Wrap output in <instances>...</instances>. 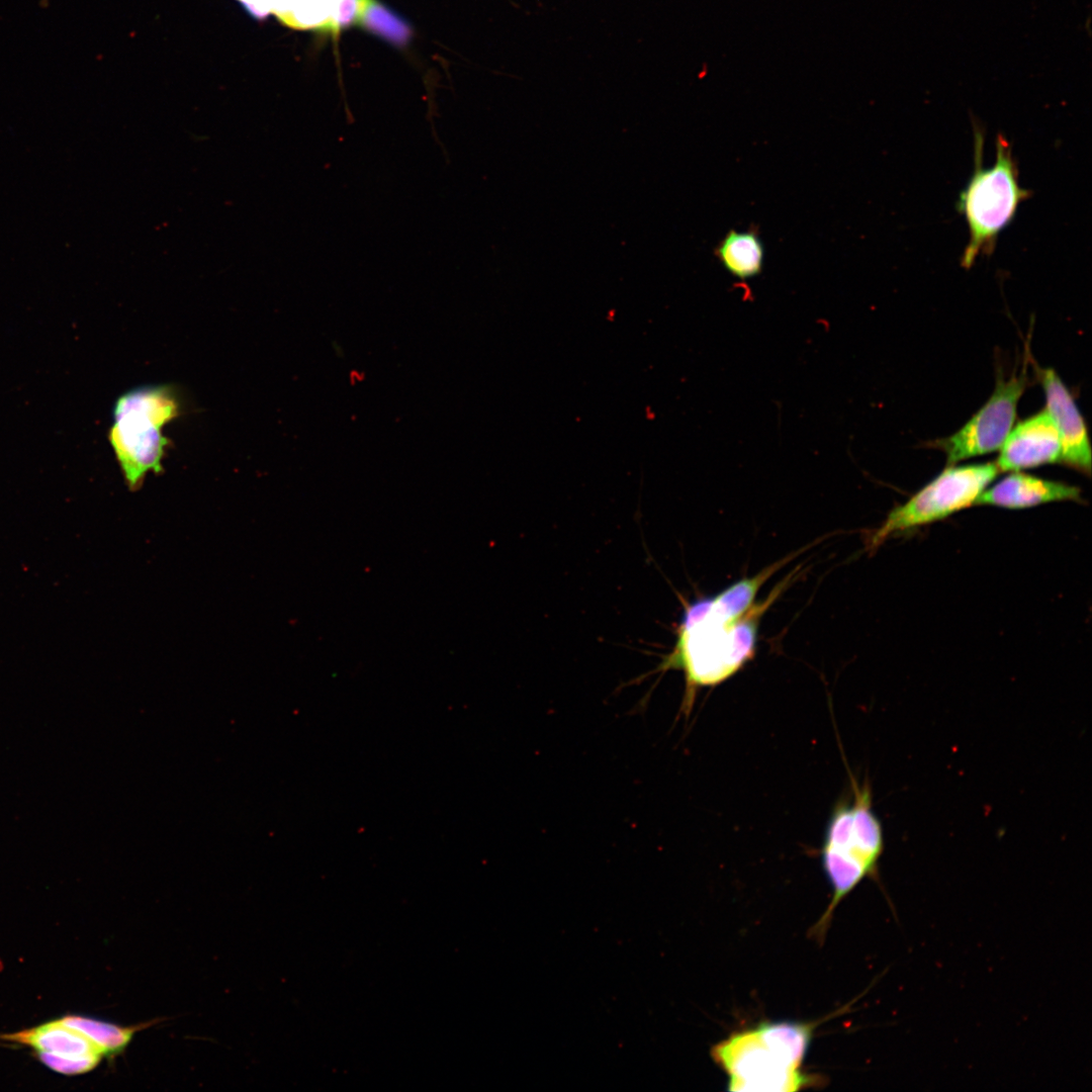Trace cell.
Returning a JSON list of instances; mask_svg holds the SVG:
<instances>
[{
  "instance_id": "1",
  "label": "cell",
  "mask_w": 1092,
  "mask_h": 1092,
  "mask_svg": "<svg viewBox=\"0 0 1092 1092\" xmlns=\"http://www.w3.org/2000/svg\"><path fill=\"white\" fill-rule=\"evenodd\" d=\"M789 578L742 617L720 612L710 598L697 600L686 608L673 650L656 668L684 672L686 692L681 711L686 715L692 710L698 689L726 680L752 657L759 618L784 590Z\"/></svg>"
},
{
  "instance_id": "2",
  "label": "cell",
  "mask_w": 1092,
  "mask_h": 1092,
  "mask_svg": "<svg viewBox=\"0 0 1092 1092\" xmlns=\"http://www.w3.org/2000/svg\"><path fill=\"white\" fill-rule=\"evenodd\" d=\"M815 1024L766 1021L737 1031L712 1046L728 1077L729 1091L792 1092L818 1084L802 1070Z\"/></svg>"
},
{
  "instance_id": "3",
  "label": "cell",
  "mask_w": 1092,
  "mask_h": 1092,
  "mask_svg": "<svg viewBox=\"0 0 1092 1092\" xmlns=\"http://www.w3.org/2000/svg\"><path fill=\"white\" fill-rule=\"evenodd\" d=\"M975 168L957 202L958 211L965 217L969 242L961 264L971 268L981 255H991L999 235L1012 222L1019 205L1031 192L1019 184L1018 167L1007 139L996 138V161L983 167L984 134L974 126Z\"/></svg>"
},
{
  "instance_id": "4",
  "label": "cell",
  "mask_w": 1092,
  "mask_h": 1092,
  "mask_svg": "<svg viewBox=\"0 0 1092 1092\" xmlns=\"http://www.w3.org/2000/svg\"><path fill=\"white\" fill-rule=\"evenodd\" d=\"M851 803L839 802L825 829L821 862L832 889V899L813 932L822 938L839 902L868 875L874 874L883 852V833L872 811L869 789L853 785Z\"/></svg>"
},
{
  "instance_id": "5",
  "label": "cell",
  "mask_w": 1092,
  "mask_h": 1092,
  "mask_svg": "<svg viewBox=\"0 0 1092 1092\" xmlns=\"http://www.w3.org/2000/svg\"><path fill=\"white\" fill-rule=\"evenodd\" d=\"M181 412L178 390L170 384L134 388L116 400L108 439L130 490H138L149 473L163 471L170 446L163 427Z\"/></svg>"
},
{
  "instance_id": "6",
  "label": "cell",
  "mask_w": 1092,
  "mask_h": 1092,
  "mask_svg": "<svg viewBox=\"0 0 1092 1092\" xmlns=\"http://www.w3.org/2000/svg\"><path fill=\"white\" fill-rule=\"evenodd\" d=\"M999 472L995 463L945 468L905 504L890 512L872 535L870 547H878L895 533L945 519L975 505Z\"/></svg>"
},
{
  "instance_id": "7",
  "label": "cell",
  "mask_w": 1092,
  "mask_h": 1092,
  "mask_svg": "<svg viewBox=\"0 0 1092 1092\" xmlns=\"http://www.w3.org/2000/svg\"><path fill=\"white\" fill-rule=\"evenodd\" d=\"M1028 383L1025 365L1008 379H998L986 403L954 434L936 440L948 465L1000 449L1016 418L1018 401Z\"/></svg>"
},
{
  "instance_id": "8",
  "label": "cell",
  "mask_w": 1092,
  "mask_h": 1092,
  "mask_svg": "<svg viewBox=\"0 0 1092 1092\" xmlns=\"http://www.w3.org/2000/svg\"><path fill=\"white\" fill-rule=\"evenodd\" d=\"M1061 440L1060 463L1090 476L1091 448L1085 421L1066 385L1053 368L1037 369Z\"/></svg>"
},
{
  "instance_id": "9",
  "label": "cell",
  "mask_w": 1092,
  "mask_h": 1092,
  "mask_svg": "<svg viewBox=\"0 0 1092 1092\" xmlns=\"http://www.w3.org/2000/svg\"><path fill=\"white\" fill-rule=\"evenodd\" d=\"M1061 440L1046 408L1018 423L1000 447L995 462L999 471H1019L1060 462Z\"/></svg>"
},
{
  "instance_id": "10",
  "label": "cell",
  "mask_w": 1092,
  "mask_h": 1092,
  "mask_svg": "<svg viewBox=\"0 0 1092 1092\" xmlns=\"http://www.w3.org/2000/svg\"><path fill=\"white\" fill-rule=\"evenodd\" d=\"M1080 499L1081 492L1077 486L1012 471L993 486L986 488L978 496L975 505L1018 510L1049 503Z\"/></svg>"
},
{
  "instance_id": "11",
  "label": "cell",
  "mask_w": 1092,
  "mask_h": 1092,
  "mask_svg": "<svg viewBox=\"0 0 1092 1092\" xmlns=\"http://www.w3.org/2000/svg\"><path fill=\"white\" fill-rule=\"evenodd\" d=\"M0 1040L23 1044L35 1053H49L65 1057L99 1055V1049L79 1031L63 1024L59 1019L17 1032L0 1034Z\"/></svg>"
},
{
  "instance_id": "12",
  "label": "cell",
  "mask_w": 1092,
  "mask_h": 1092,
  "mask_svg": "<svg viewBox=\"0 0 1092 1092\" xmlns=\"http://www.w3.org/2000/svg\"><path fill=\"white\" fill-rule=\"evenodd\" d=\"M715 255L731 275L746 280L761 272L764 248L756 232L731 230L717 245Z\"/></svg>"
},
{
  "instance_id": "13",
  "label": "cell",
  "mask_w": 1092,
  "mask_h": 1092,
  "mask_svg": "<svg viewBox=\"0 0 1092 1092\" xmlns=\"http://www.w3.org/2000/svg\"><path fill=\"white\" fill-rule=\"evenodd\" d=\"M341 0H269L270 12L292 28L328 31Z\"/></svg>"
},
{
  "instance_id": "14",
  "label": "cell",
  "mask_w": 1092,
  "mask_h": 1092,
  "mask_svg": "<svg viewBox=\"0 0 1092 1092\" xmlns=\"http://www.w3.org/2000/svg\"><path fill=\"white\" fill-rule=\"evenodd\" d=\"M59 1020L87 1037L103 1057H114L122 1053L134 1033L146 1025L119 1026L82 1015H66Z\"/></svg>"
},
{
  "instance_id": "15",
  "label": "cell",
  "mask_w": 1092,
  "mask_h": 1092,
  "mask_svg": "<svg viewBox=\"0 0 1092 1092\" xmlns=\"http://www.w3.org/2000/svg\"><path fill=\"white\" fill-rule=\"evenodd\" d=\"M359 23L397 42L408 35L406 26L375 0H370Z\"/></svg>"
},
{
  "instance_id": "16",
  "label": "cell",
  "mask_w": 1092,
  "mask_h": 1092,
  "mask_svg": "<svg viewBox=\"0 0 1092 1092\" xmlns=\"http://www.w3.org/2000/svg\"><path fill=\"white\" fill-rule=\"evenodd\" d=\"M37 1059L49 1069L63 1075L74 1076L93 1070L101 1061L99 1055L65 1057L49 1053H35Z\"/></svg>"
},
{
  "instance_id": "17",
  "label": "cell",
  "mask_w": 1092,
  "mask_h": 1092,
  "mask_svg": "<svg viewBox=\"0 0 1092 1092\" xmlns=\"http://www.w3.org/2000/svg\"><path fill=\"white\" fill-rule=\"evenodd\" d=\"M370 0H341L329 25V32H338L341 28L359 23Z\"/></svg>"
}]
</instances>
